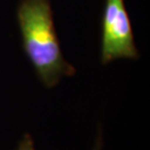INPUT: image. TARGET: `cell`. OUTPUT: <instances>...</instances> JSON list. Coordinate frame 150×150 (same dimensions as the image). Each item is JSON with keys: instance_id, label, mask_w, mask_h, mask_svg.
Masks as SVG:
<instances>
[{"instance_id": "obj_4", "label": "cell", "mask_w": 150, "mask_h": 150, "mask_svg": "<svg viewBox=\"0 0 150 150\" xmlns=\"http://www.w3.org/2000/svg\"><path fill=\"white\" fill-rule=\"evenodd\" d=\"M102 145H103V142H102V134L101 129L99 127L98 128V134H97L96 141H95V146H93L92 150H102Z\"/></svg>"}, {"instance_id": "obj_2", "label": "cell", "mask_w": 150, "mask_h": 150, "mask_svg": "<svg viewBox=\"0 0 150 150\" xmlns=\"http://www.w3.org/2000/svg\"><path fill=\"white\" fill-rule=\"evenodd\" d=\"M134 32L123 0H106L101 22L100 60L108 64L117 59H138Z\"/></svg>"}, {"instance_id": "obj_1", "label": "cell", "mask_w": 150, "mask_h": 150, "mask_svg": "<svg viewBox=\"0 0 150 150\" xmlns=\"http://www.w3.org/2000/svg\"><path fill=\"white\" fill-rule=\"evenodd\" d=\"M22 49L31 62L38 79L48 89L64 77H71L76 68L64 57L50 0H20L17 8Z\"/></svg>"}, {"instance_id": "obj_3", "label": "cell", "mask_w": 150, "mask_h": 150, "mask_svg": "<svg viewBox=\"0 0 150 150\" xmlns=\"http://www.w3.org/2000/svg\"><path fill=\"white\" fill-rule=\"evenodd\" d=\"M16 150H36L35 142L30 134H25L22 139L19 141Z\"/></svg>"}]
</instances>
